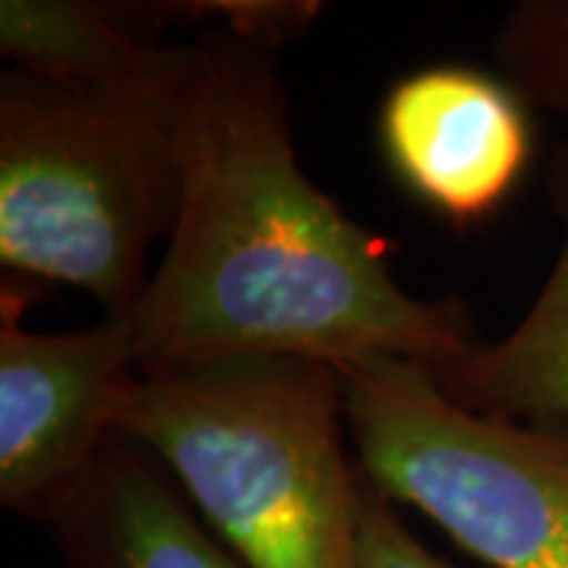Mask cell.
Wrapping results in <instances>:
<instances>
[{
	"instance_id": "9",
	"label": "cell",
	"mask_w": 568,
	"mask_h": 568,
	"mask_svg": "<svg viewBox=\"0 0 568 568\" xmlns=\"http://www.w3.org/2000/svg\"><path fill=\"white\" fill-rule=\"evenodd\" d=\"M549 200L562 222V246L528 313L506 338L480 342L436 376L470 410L568 424V142L549 162Z\"/></svg>"
},
{
	"instance_id": "2",
	"label": "cell",
	"mask_w": 568,
	"mask_h": 568,
	"mask_svg": "<svg viewBox=\"0 0 568 568\" xmlns=\"http://www.w3.org/2000/svg\"><path fill=\"white\" fill-rule=\"evenodd\" d=\"M345 379L306 357H234L140 376L118 436L152 452L244 568H361L364 480Z\"/></svg>"
},
{
	"instance_id": "11",
	"label": "cell",
	"mask_w": 568,
	"mask_h": 568,
	"mask_svg": "<svg viewBox=\"0 0 568 568\" xmlns=\"http://www.w3.org/2000/svg\"><path fill=\"white\" fill-rule=\"evenodd\" d=\"M361 568H455L410 534L398 508L364 484L361 499Z\"/></svg>"
},
{
	"instance_id": "5",
	"label": "cell",
	"mask_w": 568,
	"mask_h": 568,
	"mask_svg": "<svg viewBox=\"0 0 568 568\" xmlns=\"http://www.w3.org/2000/svg\"><path fill=\"white\" fill-rule=\"evenodd\" d=\"M26 294H0V503L51 525L118 436L126 388L140 379L126 320L77 332H29Z\"/></svg>"
},
{
	"instance_id": "6",
	"label": "cell",
	"mask_w": 568,
	"mask_h": 568,
	"mask_svg": "<svg viewBox=\"0 0 568 568\" xmlns=\"http://www.w3.org/2000/svg\"><path fill=\"white\" fill-rule=\"evenodd\" d=\"M379 142L392 171L429 209L455 224L484 222L528 171V108L506 80L433 63L388 89Z\"/></svg>"
},
{
	"instance_id": "10",
	"label": "cell",
	"mask_w": 568,
	"mask_h": 568,
	"mask_svg": "<svg viewBox=\"0 0 568 568\" xmlns=\"http://www.w3.org/2000/svg\"><path fill=\"white\" fill-rule=\"evenodd\" d=\"M493 54L525 104L568 114V0H521L493 32Z\"/></svg>"
},
{
	"instance_id": "1",
	"label": "cell",
	"mask_w": 568,
	"mask_h": 568,
	"mask_svg": "<svg viewBox=\"0 0 568 568\" xmlns=\"http://www.w3.org/2000/svg\"><path fill=\"white\" fill-rule=\"evenodd\" d=\"M278 51L224 29L183 44L178 215L123 316L140 376L234 357H306L338 373L402 357L446 373L480 345L470 316L407 294L386 237L310 183Z\"/></svg>"
},
{
	"instance_id": "3",
	"label": "cell",
	"mask_w": 568,
	"mask_h": 568,
	"mask_svg": "<svg viewBox=\"0 0 568 568\" xmlns=\"http://www.w3.org/2000/svg\"><path fill=\"white\" fill-rule=\"evenodd\" d=\"M183 44L133 80L0 77V263L80 287L126 316L149 284L152 246L171 234L181 174L174 85Z\"/></svg>"
},
{
	"instance_id": "4",
	"label": "cell",
	"mask_w": 568,
	"mask_h": 568,
	"mask_svg": "<svg viewBox=\"0 0 568 568\" xmlns=\"http://www.w3.org/2000/svg\"><path fill=\"white\" fill-rule=\"evenodd\" d=\"M342 379L366 487L487 566L568 568V424L470 410L402 357H366Z\"/></svg>"
},
{
	"instance_id": "7",
	"label": "cell",
	"mask_w": 568,
	"mask_h": 568,
	"mask_svg": "<svg viewBox=\"0 0 568 568\" xmlns=\"http://www.w3.org/2000/svg\"><path fill=\"white\" fill-rule=\"evenodd\" d=\"M48 528L67 568H244L168 467L126 436L111 439Z\"/></svg>"
},
{
	"instance_id": "8",
	"label": "cell",
	"mask_w": 568,
	"mask_h": 568,
	"mask_svg": "<svg viewBox=\"0 0 568 568\" xmlns=\"http://www.w3.org/2000/svg\"><path fill=\"white\" fill-rule=\"evenodd\" d=\"M190 0H3L0 54L10 67L61 82H121L162 67L190 29Z\"/></svg>"
}]
</instances>
